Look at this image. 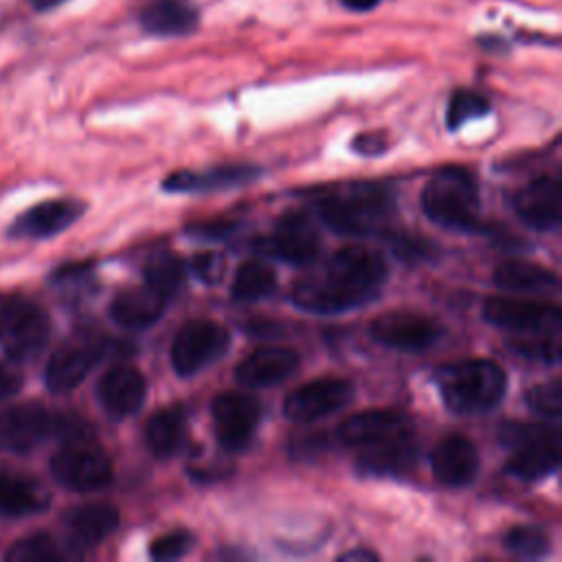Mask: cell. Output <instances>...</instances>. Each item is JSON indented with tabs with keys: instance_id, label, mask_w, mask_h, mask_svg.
Returning a JSON list of instances; mask_svg holds the SVG:
<instances>
[{
	"instance_id": "obj_30",
	"label": "cell",
	"mask_w": 562,
	"mask_h": 562,
	"mask_svg": "<svg viewBox=\"0 0 562 562\" xmlns=\"http://www.w3.org/2000/svg\"><path fill=\"white\" fill-rule=\"evenodd\" d=\"M274 288H277L274 270L261 259H250L237 268L231 285V294L237 301H259L272 294Z\"/></svg>"
},
{
	"instance_id": "obj_26",
	"label": "cell",
	"mask_w": 562,
	"mask_h": 562,
	"mask_svg": "<svg viewBox=\"0 0 562 562\" xmlns=\"http://www.w3.org/2000/svg\"><path fill=\"white\" fill-rule=\"evenodd\" d=\"M48 503V490L35 479L0 472V516L37 514L44 512Z\"/></svg>"
},
{
	"instance_id": "obj_27",
	"label": "cell",
	"mask_w": 562,
	"mask_h": 562,
	"mask_svg": "<svg viewBox=\"0 0 562 562\" xmlns=\"http://www.w3.org/2000/svg\"><path fill=\"white\" fill-rule=\"evenodd\" d=\"M145 446L158 459L176 454L187 435V415L180 406H169L154 413L145 424Z\"/></svg>"
},
{
	"instance_id": "obj_8",
	"label": "cell",
	"mask_w": 562,
	"mask_h": 562,
	"mask_svg": "<svg viewBox=\"0 0 562 562\" xmlns=\"http://www.w3.org/2000/svg\"><path fill=\"white\" fill-rule=\"evenodd\" d=\"M108 340L97 331H77L66 338L48 358L46 384L55 393L75 389L90 369L105 356Z\"/></svg>"
},
{
	"instance_id": "obj_10",
	"label": "cell",
	"mask_w": 562,
	"mask_h": 562,
	"mask_svg": "<svg viewBox=\"0 0 562 562\" xmlns=\"http://www.w3.org/2000/svg\"><path fill=\"white\" fill-rule=\"evenodd\" d=\"M68 424L37 404H15L0 411V450L31 452Z\"/></svg>"
},
{
	"instance_id": "obj_35",
	"label": "cell",
	"mask_w": 562,
	"mask_h": 562,
	"mask_svg": "<svg viewBox=\"0 0 562 562\" xmlns=\"http://www.w3.org/2000/svg\"><path fill=\"white\" fill-rule=\"evenodd\" d=\"M527 406L549 419H558L562 415V386L560 380H551L544 384H536L525 393Z\"/></svg>"
},
{
	"instance_id": "obj_4",
	"label": "cell",
	"mask_w": 562,
	"mask_h": 562,
	"mask_svg": "<svg viewBox=\"0 0 562 562\" xmlns=\"http://www.w3.org/2000/svg\"><path fill=\"white\" fill-rule=\"evenodd\" d=\"M424 213L439 226L468 231L479 220V189L463 167L439 169L422 191Z\"/></svg>"
},
{
	"instance_id": "obj_36",
	"label": "cell",
	"mask_w": 562,
	"mask_h": 562,
	"mask_svg": "<svg viewBox=\"0 0 562 562\" xmlns=\"http://www.w3.org/2000/svg\"><path fill=\"white\" fill-rule=\"evenodd\" d=\"M193 547V536L184 529H173L169 533L158 536L149 544V555L154 560H176L184 555Z\"/></svg>"
},
{
	"instance_id": "obj_1",
	"label": "cell",
	"mask_w": 562,
	"mask_h": 562,
	"mask_svg": "<svg viewBox=\"0 0 562 562\" xmlns=\"http://www.w3.org/2000/svg\"><path fill=\"white\" fill-rule=\"evenodd\" d=\"M389 266L384 257L364 246H342L318 272L294 283L292 299L301 310L316 314H336L371 301L384 279Z\"/></svg>"
},
{
	"instance_id": "obj_16",
	"label": "cell",
	"mask_w": 562,
	"mask_h": 562,
	"mask_svg": "<svg viewBox=\"0 0 562 562\" xmlns=\"http://www.w3.org/2000/svg\"><path fill=\"white\" fill-rule=\"evenodd\" d=\"M413 435L411 419L391 408L362 411L345 419L338 428V439L351 448H371Z\"/></svg>"
},
{
	"instance_id": "obj_44",
	"label": "cell",
	"mask_w": 562,
	"mask_h": 562,
	"mask_svg": "<svg viewBox=\"0 0 562 562\" xmlns=\"http://www.w3.org/2000/svg\"><path fill=\"white\" fill-rule=\"evenodd\" d=\"M35 11H50V9H55V7H59V4H64V2H68V0H26Z\"/></svg>"
},
{
	"instance_id": "obj_42",
	"label": "cell",
	"mask_w": 562,
	"mask_h": 562,
	"mask_svg": "<svg viewBox=\"0 0 562 562\" xmlns=\"http://www.w3.org/2000/svg\"><path fill=\"white\" fill-rule=\"evenodd\" d=\"M382 0H340L342 7H347L349 11H371L380 4Z\"/></svg>"
},
{
	"instance_id": "obj_28",
	"label": "cell",
	"mask_w": 562,
	"mask_h": 562,
	"mask_svg": "<svg viewBox=\"0 0 562 562\" xmlns=\"http://www.w3.org/2000/svg\"><path fill=\"white\" fill-rule=\"evenodd\" d=\"M415 459H417V446L411 435V437H402L380 446L362 448L358 457V470L373 476L397 474L408 470L415 463Z\"/></svg>"
},
{
	"instance_id": "obj_14",
	"label": "cell",
	"mask_w": 562,
	"mask_h": 562,
	"mask_svg": "<svg viewBox=\"0 0 562 562\" xmlns=\"http://www.w3.org/2000/svg\"><path fill=\"white\" fill-rule=\"evenodd\" d=\"M211 413L215 437L220 446L231 452H239L250 443L261 417L259 402L244 393L217 395L211 404Z\"/></svg>"
},
{
	"instance_id": "obj_6",
	"label": "cell",
	"mask_w": 562,
	"mask_h": 562,
	"mask_svg": "<svg viewBox=\"0 0 562 562\" xmlns=\"http://www.w3.org/2000/svg\"><path fill=\"white\" fill-rule=\"evenodd\" d=\"M53 476L75 492H94L112 481V463L105 450L88 437H70L50 459Z\"/></svg>"
},
{
	"instance_id": "obj_17",
	"label": "cell",
	"mask_w": 562,
	"mask_h": 562,
	"mask_svg": "<svg viewBox=\"0 0 562 562\" xmlns=\"http://www.w3.org/2000/svg\"><path fill=\"white\" fill-rule=\"evenodd\" d=\"M516 215L536 231H555L562 220V187L558 176H538L512 200Z\"/></svg>"
},
{
	"instance_id": "obj_13",
	"label": "cell",
	"mask_w": 562,
	"mask_h": 562,
	"mask_svg": "<svg viewBox=\"0 0 562 562\" xmlns=\"http://www.w3.org/2000/svg\"><path fill=\"white\" fill-rule=\"evenodd\" d=\"M353 397V384L345 378L327 375L312 380L296 391H292L283 402V413L292 422H316L327 417L342 406H347Z\"/></svg>"
},
{
	"instance_id": "obj_11",
	"label": "cell",
	"mask_w": 562,
	"mask_h": 562,
	"mask_svg": "<svg viewBox=\"0 0 562 562\" xmlns=\"http://www.w3.org/2000/svg\"><path fill=\"white\" fill-rule=\"evenodd\" d=\"M487 323L518 334H560L562 312L553 303L492 296L483 303Z\"/></svg>"
},
{
	"instance_id": "obj_23",
	"label": "cell",
	"mask_w": 562,
	"mask_h": 562,
	"mask_svg": "<svg viewBox=\"0 0 562 562\" xmlns=\"http://www.w3.org/2000/svg\"><path fill=\"white\" fill-rule=\"evenodd\" d=\"M140 26L160 37H180L195 31L200 13L191 0H149L138 13Z\"/></svg>"
},
{
	"instance_id": "obj_24",
	"label": "cell",
	"mask_w": 562,
	"mask_h": 562,
	"mask_svg": "<svg viewBox=\"0 0 562 562\" xmlns=\"http://www.w3.org/2000/svg\"><path fill=\"white\" fill-rule=\"evenodd\" d=\"M81 215V204L75 200H46L22 213L13 226V235L22 237H50L68 228Z\"/></svg>"
},
{
	"instance_id": "obj_3",
	"label": "cell",
	"mask_w": 562,
	"mask_h": 562,
	"mask_svg": "<svg viewBox=\"0 0 562 562\" xmlns=\"http://www.w3.org/2000/svg\"><path fill=\"white\" fill-rule=\"evenodd\" d=\"M446 406L459 415H472L494 408L507 386L505 371L483 358L459 360L441 367L435 375Z\"/></svg>"
},
{
	"instance_id": "obj_18",
	"label": "cell",
	"mask_w": 562,
	"mask_h": 562,
	"mask_svg": "<svg viewBox=\"0 0 562 562\" xmlns=\"http://www.w3.org/2000/svg\"><path fill=\"white\" fill-rule=\"evenodd\" d=\"M97 397L110 417H130L143 406L147 397V380L138 369L116 364L101 375Z\"/></svg>"
},
{
	"instance_id": "obj_40",
	"label": "cell",
	"mask_w": 562,
	"mask_h": 562,
	"mask_svg": "<svg viewBox=\"0 0 562 562\" xmlns=\"http://www.w3.org/2000/svg\"><path fill=\"white\" fill-rule=\"evenodd\" d=\"M233 231H235L233 220H206V222H198V224L189 226L191 235H198V237H204V239H217V237H224Z\"/></svg>"
},
{
	"instance_id": "obj_31",
	"label": "cell",
	"mask_w": 562,
	"mask_h": 562,
	"mask_svg": "<svg viewBox=\"0 0 562 562\" xmlns=\"http://www.w3.org/2000/svg\"><path fill=\"white\" fill-rule=\"evenodd\" d=\"M184 281V266L171 252H156L145 263V283L156 288L167 299L173 296Z\"/></svg>"
},
{
	"instance_id": "obj_7",
	"label": "cell",
	"mask_w": 562,
	"mask_h": 562,
	"mask_svg": "<svg viewBox=\"0 0 562 562\" xmlns=\"http://www.w3.org/2000/svg\"><path fill=\"white\" fill-rule=\"evenodd\" d=\"M46 312L22 296L0 299V347L13 360L35 356L48 340Z\"/></svg>"
},
{
	"instance_id": "obj_2",
	"label": "cell",
	"mask_w": 562,
	"mask_h": 562,
	"mask_svg": "<svg viewBox=\"0 0 562 562\" xmlns=\"http://www.w3.org/2000/svg\"><path fill=\"white\" fill-rule=\"evenodd\" d=\"M316 215L342 235H369L393 217V193L378 182L338 184L314 198Z\"/></svg>"
},
{
	"instance_id": "obj_21",
	"label": "cell",
	"mask_w": 562,
	"mask_h": 562,
	"mask_svg": "<svg viewBox=\"0 0 562 562\" xmlns=\"http://www.w3.org/2000/svg\"><path fill=\"white\" fill-rule=\"evenodd\" d=\"M259 176L257 167L250 165H222L204 171H173L165 178L162 189L171 193H204L237 187Z\"/></svg>"
},
{
	"instance_id": "obj_25",
	"label": "cell",
	"mask_w": 562,
	"mask_h": 562,
	"mask_svg": "<svg viewBox=\"0 0 562 562\" xmlns=\"http://www.w3.org/2000/svg\"><path fill=\"white\" fill-rule=\"evenodd\" d=\"M119 527V512L108 503H88L66 516V531L75 547H94Z\"/></svg>"
},
{
	"instance_id": "obj_41",
	"label": "cell",
	"mask_w": 562,
	"mask_h": 562,
	"mask_svg": "<svg viewBox=\"0 0 562 562\" xmlns=\"http://www.w3.org/2000/svg\"><path fill=\"white\" fill-rule=\"evenodd\" d=\"M386 149V136L382 132H364L353 138V151L362 156H378Z\"/></svg>"
},
{
	"instance_id": "obj_32",
	"label": "cell",
	"mask_w": 562,
	"mask_h": 562,
	"mask_svg": "<svg viewBox=\"0 0 562 562\" xmlns=\"http://www.w3.org/2000/svg\"><path fill=\"white\" fill-rule=\"evenodd\" d=\"M487 112H490V101L483 94L461 88L450 97V103L446 110V123L450 130H457L472 119L485 116Z\"/></svg>"
},
{
	"instance_id": "obj_39",
	"label": "cell",
	"mask_w": 562,
	"mask_h": 562,
	"mask_svg": "<svg viewBox=\"0 0 562 562\" xmlns=\"http://www.w3.org/2000/svg\"><path fill=\"white\" fill-rule=\"evenodd\" d=\"M22 371L13 362L0 358V400L15 395L22 386Z\"/></svg>"
},
{
	"instance_id": "obj_34",
	"label": "cell",
	"mask_w": 562,
	"mask_h": 562,
	"mask_svg": "<svg viewBox=\"0 0 562 562\" xmlns=\"http://www.w3.org/2000/svg\"><path fill=\"white\" fill-rule=\"evenodd\" d=\"M505 549L518 558H542L549 551V536L540 527L518 525L505 533Z\"/></svg>"
},
{
	"instance_id": "obj_29",
	"label": "cell",
	"mask_w": 562,
	"mask_h": 562,
	"mask_svg": "<svg viewBox=\"0 0 562 562\" xmlns=\"http://www.w3.org/2000/svg\"><path fill=\"white\" fill-rule=\"evenodd\" d=\"M494 283L509 292H544L558 288V277L536 263L509 259L494 270Z\"/></svg>"
},
{
	"instance_id": "obj_12",
	"label": "cell",
	"mask_w": 562,
	"mask_h": 562,
	"mask_svg": "<svg viewBox=\"0 0 562 562\" xmlns=\"http://www.w3.org/2000/svg\"><path fill=\"white\" fill-rule=\"evenodd\" d=\"M252 248L266 257L305 266L318 255V237L303 213H285L274 231L252 239Z\"/></svg>"
},
{
	"instance_id": "obj_38",
	"label": "cell",
	"mask_w": 562,
	"mask_h": 562,
	"mask_svg": "<svg viewBox=\"0 0 562 562\" xmlns=\"http://www.w3.org/2000/svg\"><path fill=\"white\" fill-rule=\"evenodd\" d=\"M391 248L400 259L406 261H417V259H426L430 255V246L419 239V237H408V235H395L391 239Z\"/></svg>"
},
{
	"instance_id": "obj_20",
	"label": "cell",
	"mask_w": 562,
	"mask_h": 562,
	"mask_svg": "<svg viewBox=\"0 0 562 562\" xmlns=\"http://www.w3.org/2000/svg\"><path fill=\"white\" fill-rule=\"evenodd\" d=\"M299 364V356L288 347H261L248 353L235 369V378L244 386L268 389L272 384L283 382L294 373Z\"/></svg>"
},
{
	"instance_id": "obj_22",
	"label": "cell",
	"mask_w": 562,
	"mask_h": 562,
	"mask_svg": "<svg viewBox=\"0 0 562 562\" xmlns=\"http://www.w3.org/2000/svg\"><path fill=\"white\" fill-rule=\"evenodd\" d=\"M167 301L169 299L149 283L127 288L114 296L110 305V316L116 325L125 329H140L162 316Z\"/></svg>"
},
{
	"instance_id": "obj_15",
	"label": "cell",
	"mask_w": 562,
	"mask_h": 562,
	"mask_svg": "<svg viewBox=\"0 0 562 562\" xmlns=\"http://www.w3.org/2000/svg\"><path fill=\"white\" fill-rule=\"evenodd\" d=\"M371 336L397 351H424L437 342L441 329L435 321L415 312H386L371 321Z\"/></svg>"
},
{
	"instance_id": "obj_19",
	"label": "cell",
	"mask_w": 562,
	"mask_h": 562,
	"mask_svg": "<svg viewBox=\"0 0 562 562\" xmlns=\"http://www.w3.org/2000/svg\"><path fill=\"white\" fill-rule=\"evenodd\" d=\"M432 474L448 487L468 485L479 472V452L463 435H450L441 439L430 454Z\"/></svg>"
},
{
	"instance_id": "obj_9",
	"label": "cell",
	"mask_w": 562,
	"mask_h": 562,
	"mask_svg": "<svg viewBox=\"0 0 562 562\" xmlns=\"http://www.w3.org/2000/svg\"><path fill=\"white\" fill-rule=\"evenodd\" d=\"M231 345V334L215 321L193 318L184 323L171 345V364L178 375H193L215 362Z\"/></svg>"
},
{
	"instance_id": "obj_43",
	"label": "cell",
	"mask_w": 562,
	"mask_h": 562,
	"mask_svg": "<svg viewBox=\"0 0 562 562\" xmlns=\"http://www.w3.org/2000/svg\"><path fill=\"white\" fill-rule=\"evenodd\" d=\"M340 560H364V562H369V560H378V555H375L373 551L364 549V547H358V549H353V551L342 553Z\"/></svg>"
},
{
	"instance_id": "obj_33",
	"label": "cell",
	"mask_w": 562,
	"mask_h": 562,
	"mask_svg": "<svg viewBox=\"0 0 562 562\" xmlns=\"http://www.w3.org/2000/svg\"><path fill=\"white\" fill-rule=\"evenodd\" d=\"M61 558V549L46 533L22 538L7 551V560L11 562H59Z\"/></svg>"
},
{
	"instance_id": "obj_37",
	"label": "cell",
	"mask_w": 562,
	"mask_h": 562,
	"mask_svg": "<svg viewBox=\"0 0 562 562\" xmlns=\"http://www.w3.org/2000/svg\"><path fill=\"white\" fill-rule=\"evenodd\" d=\"M191 268L195 272L198 279H202L204 283H217L224 274V257L220 252H200L193 257Z\"/></svg>"
},
{
	"instance_id": "obj_5",
	"label": "cell",
	"mask_w": 562,
	"mask_h": 562,
	"mask_svg": "<svg viewBox=\"0 0 562 562\" xmlns=\"http://www.w3.org/2000/svg\"><path fill=\"white\" fill-rule=\"evenodd\" d=\"M505 446H512V457L505 470L522 481H538L553 474L560 465V430L553 426L507 424L501 430Z\"/></svg>"
}]
</instances>
